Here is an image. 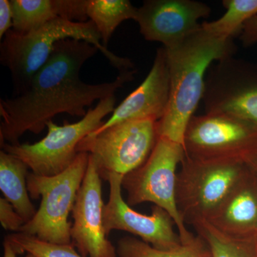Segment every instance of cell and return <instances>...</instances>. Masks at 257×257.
Segmentation results:
<instances>
[{
    "mask_svg": "<svg viewBox=\"0 0 257 257\" xmlns=\"http://www.w3.org/2000/svg\"><path fill=\"white\" fill-rule=\"evenodd\" d=\"M85 41L64 40L56 44L50 58L18 96L0 101V145L20 144L27 132L41 133L59 114L84 117L87 106L114 96L134 79L136 71L120 72L115 80L102 84L82 82L80 70L98 52Z\"/></svg>",
    "mask_w": 257,
    "mask_h": 257,
    "instance_id": "6da1fadb",
    "label": "cell"
},
{
    "mask_svg": "<svg viewBox=\"0 0 257 257\" xmlns=\"http://www.w3.org/2000/svg\"><path fill=\"white\" fill-rule=\"evenodd\" d=\"M166 50L170 96L167 111L158 121L159 138L183 145L186 128L204 96L206 72L214 61L234 56L236 46L233 37L211 33L201 24L197 31Z\"/></svg>",
    "mask_w": 257,
    "mask_h": 257,
    "instance_id": "7a4b0ae2",
    "label": "cell"
},
{
    "mask_svg": "<svg viewBox=\"0 0 257 257\" xmlns=\"http://www.w3.org/2000/svg\"><path fill=\"white\" fill-rule=\"evenodd\" d=\"M69 39L91 44L120 72L135 67L130 59L115 55L103 45L100 34L91 20L77 23L55 19L28 33L10 30L5 35L0 46V62L11 74L13 96L28 89L34 76L50 58L56 44Z\"/></svg>",
    "mask_w": 257,
    "mask_h": 257,
    "instance_id": "3957f363",
    "label": "cell"
},
{
    "mask_svg": "<svg viewBox=\"0 0 257 257\" xmlns=\"http://www.w3.org/2000/svg\"><path fill=\"white\" fill-rule=\"evenodd\" d=\"M177 173L176 202L186 225L208 221L249 168L243 158L197 160L185 156Z\"/></svg>",
    "mask_w": 257,
    "mask_h": 257,
    "instance_id": "277c9868",
    "label": "cell"
},
{
    "mask_svg": "<svg viewBox=\"0 0 257 257\" xmlns=\"http://www.w3.org/2000/svg\"><path fill=\"white\" fill-rule=\"evenodd\" d=\"M89 157V154L80 152L69 168L53 177L29 172V194L34 199L41 197V204L33 219L24 224L19 232L56 244L72 243V224L68 216L87 172Z\"/></svg>",
    "mask_w": 257,
    "mask_h": 257,
    "instance_id": "5b68a950",
    "label": "cell"
},
{
    "mask_svg": "<svg viewBox=\"0 0 257 257\" xmlns=\"http://www.w3.org/2000/svg\"><path fill=\"white\" fill-rule=\"evenodd\" d=\"M114 96L99 101L94 109L77 122L64 121L62 126L50 121L47 134L38 143L12 145H1L3 151L23 161L35 175L53 177L69 168L78 155L77 147L81 141L97 130L103 119L114 111Z\"/></svg>",
    "mask_w": 257,
    "mask_h": 257,
    "instance_id": "8992f818",
    "label": "cell"
},
{
    "mask_svg": "<svg viewBox=\"0 0 257 257\" xmlns=\"http://www.w3.org/2000/svg\"><path fill=\"white\" fill-rule=\"evenodd\" d=\"M184 157L183 145L160 137L146 162L124 176L121 182L130 207L151 202L172 216L182 243L195 236L187 229L176 202L177 169Z\"/></svg>",
    "mask_w": 257,
    "mask_h": 257,
    "instance_id": "52a82bcc",
    "label": "cell"
},
{
    "mask_svg": "<svg viewBox=\"0 0 257 257\" xmlns=\"http://www.w3.org/2000/svg\"><path fill=\"white\" fill-rule=\"evenodd\" d=\"M158 121L137 119L112 125L88 135L77 147L94 160L101 178L112 174L124 176L146 162L159 139Z\"/></svg>",
    "mask_w": 257,
    "mask_h": 257,
    "instance_id": "ba28073f",
    "label": "cell"
},
{
    "mask_svg": "<svg viewBox=\"0 0 257 257\" xmlns=\"http://www.w3.org/2000/svg\"><path fill=\"white\" fill-rule=\"evenodd\" d=\"M205 113H221L257 128V64L228 57L208 70Z\"/></svg>",
    "mask_w": 257,
    "mask_h": 257,
    "instance_id": "9c48e42d",
    "label": "cell"
},
{
    "mask_svg": "<svg viewBox=\"0 0 257 257\" xmlns=\"http://www.w3.org/2000/svg\"><path fill=\"white\" fill-rule=\"evenodd\" d=\"M257 143V128L221 113L193 116L184 136L185 156L197 160L243 158Z\"/></svg>",
    "mask_w": 257,
    "mask_h": 257,
    "instance_id": "30bf717a",
    "label": "cell"
},
{
    "mask_svg": "<svg viewBox=\"0 0 257 257\" xmlns=\"http://www.w3.org/2000/svg\"><path fill=\"white\" fill-rule=\"evenodd\" d=\"M123 177L112 174L106 180L109 183V197L103 210L106 235L112 230H121L160 250L172 249L180 245V236L174 229L175 221L165 209L153 205L151 214L147 215L134 210L124 202L121 195Z\"/></svg>",
    "mask_w": 257,
    "mask_h": 257,
    "instance_id": "8fae6325",
    "label": "cell"
},
{
    "mask_svg": "<svg viewBox=\"0 0 257 257\" xmlns=\"http://www.w3.org/2000/svg\"><path fill=\"white\" fill-rule=\"evenodd\" d=\"M104 205L101 177L89 155L87 172L72 209L74 223L70 230L72 243L83 257L117 256L104 230Z\"/></svg>",
    "mask_w": 257,
    "mask_h": 257,
    "instance_id": "7c38bea8",
    "label": "cell"
},
{
    "mask_svg": "<svg viewBox=\"0 0 257 257\" xmlns=\"http://www.w3.org/2000/svg\"><path fill=\"white\" fill-rule=\"evenodd\" d=\"M210 13L209 6L194 0H147L138 8L135 21L145 40L170 49L197 31L199 20Z\"/></svg>",
    "mask_w": 257,
    "mask_h": 257,
    "instance_id": "4fadbf2b",
    "label": "cell"
},
{
    "mask_svg": "<svg viewBox=\"0 0 257 257\" xmlns=\"http://www.w3.org/2000/svg\"><path fill=\"white\" fill-rule=\"evenodd\" d=\"M170 96L167 50L162 47L157 50L151 70L144 82L115 108L109 119L91 134L95 135L112 125L130 120L160 121L167 111Z\"/></svg>",
    "mask_w": 257,
    "mask_h": 257,
    "instance_id": "5bb4252c",
    "label": "cell"
},
{
    "mask_svg": "<svg viewBox=\"0 0 257 257\" xmlns=\"http://www.w3.org/2000/svg\"><path fill=\"white\" fill-rule=\"evenodd\" d=\"M249 168V167H248ZM234 237L257 235V175L251 170L240 179L208 221Z\"/></svg>",
    "mask_w": 257,
    "mask_h": 257,
    "instance_id": "9a60e30c",
    "label": "cell"
},
{
    "mask_svg": "<svg viewBox=\"0 0 257 257\" xmlns=\"http://www.w3.org/2000/svg\"><path fill=\"white\" fill-rule=\"evenodd\" d=\"M13 30L25 34L55 19L87 22V0H11Z\"/></svg>",
    "mask_w": 257,
    "mask_h": 257,
    "instance_id": "2e32d148",
    "label": "cell"
},
{
    "mask_svg": "<svg viewBox=\"0 0 257 257\" xmlns=\"http://www.w3.org/2000/svg\"><path fill=\"white\" fill-rule=\"evenodd\" d=\"M29 167L16 157L0 152V189L4 198L23 217L25 224L33 219L37 210L30 200L27 184Z\"/></svg>",
    "mask_w": 257,
    "mask_h": 257,
    "instance_id": "e0dca14e",
    "label": "cell"
},
{
    "mask_svg": "<svg viewBox=\"0 0 257 257\" xmlns=\"http://www.w3.org/2000/svg\"><path fill=\"white\" fill-rule=\"evenodd\" d=\"M86 11L100 34L103 45L107 47L120 24L128 20L135 21L138 8L128 0H87Z\"/></svg>",
    "mask_w": 257,
    "mask_h": 257,
    "instance_id": "ac0fdd59",
    "label": "cell"
},
{
    "mask_svg": "<svg viewBox=\"0 0 257 257\" xmlns=\"http://www.w3.org/2000/svg\"><path fill=\"white\" fill-rule=\"evenodd\" d=\"M116 249L119 257H211L209 246L199 235L169 250L157 249L143 240L125 236L119 240Z\"/></svg>",
    "mask_w": 257,
    "mask_h": 257,
    "instance_id": "d6986e66",
    "label": "cell"
},
{
    "mask_svg": "<svg viewBox=\"0 0 257 257\" xmlns=\"http://www.w3.org/2000/svg\"><path fill=\"white\" fill-rule=\"evenodd\" d=\"M209 246L211 257H257V235L234 237L223 234L208 221L193 226Z\"/></svg>",
    "mask_w": 257,
    "mask_h": 257,
    "instance_id": "ffe728a7",
    "label": "cell"
},
{
    "mask_svg": "<svg viewBox=\"0 0 257 257\" xmlns=\"http://www.w3.org/2000/svg\"><path fill=\"white\" fill-rule=\"evenodd\" d=\"M222 4L226 12L221 18L202 24L211 33L234 38L248 20L257 16V0H224Z\"/></svg>",
    "mask_w": 257,
    "mask_h": 257,
    "instance_id": "44dd1931",
    "label": "cell"
},
{
    "mask_svg": "<svg viewBox=\"0 0 257 257\" xmlns=\"http://www.w3.org/2000/svg\"><path fill=\"white\" fill-rule=\"evenodd\" d=\"M18 254L27 252L37 257H83L71 244L46 242L30 235L16 232L6 236Z\"/></svg>",
    "mask_w": 257,
    "mask_h": 257,
    "instance_id": "7402d4cb",
    "label": "cell"
},
{
    "mask_svg": "<svg viewBox=\"0 0 257 257\" xmlns=\"http://www.w3.org/2000/svg\"><path fill=\"white\" fill-rule=\"evenodd\" d=\"M0 223L5 230L19 232L25 221L5 198L0 199Z\"/></svg>",
    "mask_w": 257,
    "mask_h": 257,
    "instance_id": "603a6c76",
    "label": "cell"
},
{
    "mask_svg": "<svg viewBox=\"0 0 257 257\" xmlns=\"http://www.w3.org/2000/svg\"><path fill=\"white\" fill-rule=\"evenodd\" d=\"M13 26V10L11 3L8 0L0 1V38L10 31V28Z\"/></svg>",
    "mask_w": 257,
    "mask_h": 257,
    "instance_id": "cb8c5ba5",
    "label": "cell"
},
{
    "mask_svg": "<svg viewBox=\"0 0 257 257\" xmlns=\"http://www.w3.org/2000/svg\"><path fill=\"white\" fill-rule=\"evenodd\" d=\"M240 40L245 47H251L257 43V16L250 19L243 25Z\"/></svg>",
    "mask_w": 257,
    "mask_h": 257,
    "instance_id": "d4e9b609",
    "label": "cell"
},
{
    "mask_svg": "<svg viewBox=\"0 0 257 257\" xmlns=\"http://www.w3.org/2000/svg\"><path fill=\"white\" fill-rule=\"evenodd\" d=\"M243 159L250 170L257 175V143L243 156Z\"/></svg>",
    "mask_w": 257,
    "mask_h": 257,
    "instance_id": "484cf974",
    "label": "cell"
},
{
    "mask_svg": "<svg viewBox=\"0 0 257 257\" xmlns=\"http://www.w3.org/2000/svg\"><path fill=\"white\" fill-rule=\"evenodd\" d=\"M3 246H4V255L3 257H17L18 253L15 251L14 247H13L12 243H10L9 240L5 238L4 243H3ZM25 257H37L32 253H28L27 256Z\"/></svg>",
    "mask_w": 257,
    "mask_h": 257,
    "instance_id": "4316f807",
    "label": "cell"
}]
</instances>
